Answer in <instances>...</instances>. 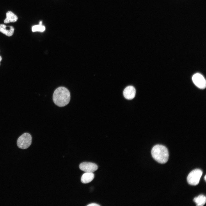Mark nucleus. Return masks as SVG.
<instances>
[{"label":"nucleus","instance_id":"obj_12","mask_svg":"<svg viewBox=\"0 0 206 206\" xmlns=\"http://www.w3.org/2000/svg\"><path fill=\"white\" fill-rule=\"evenodd\" d=\"M45 30V26L39 24L33 26L32 28V30L33 32L37 31L43 32Z\"/></svg>","mask_w":206,"mask_h":206},{"label":"nucleus","instance_id":"obj_11","mask_svg":"<svg viewBox=\"0 0 206 206\" xmlns=\"http://www.w3.org/2000/svg\"><path fill=\"white\" fill-rule=\"evenodd\" d=\"M194 201L196 204L197 206H202L205 203L206 198L205 196L201 195L198 197H195L193 199Z\"/></svg>","mask_w":206,"mask_h":206},{"label":"nucleus","instance_id":"obj_13","mask_svg":"<svg viewBox=\"0 0 206 206\" xmlns=\"http://www.w3.org/2000/svg\"><path fill=\"white\" fill-rule=\"evenodd\" d=\"M88 206H100V205L95 203H91L89 204H88L87 205Z\"/></svg>","mask_w":206,"mask_h":206},{"label":"nucleus","instance_id":"obj_16","mask_svg":"<svg viewBox=\"0 0 206 206\" xmlns=\"http://www.w3.org/2000/svg\"><path fill=\"white\" fill-rule=\"evenodd\" d=\"M39 25H42V21H41L39 22Z\"/></svg>","mask_w":206,"mask_h":206},{"label":"nucleus","instance_id":"obj_15","mask_svg":"<svg viewBox=\"0 0 206 206\" xmlns=\"http://www.w3.org/2000/svg\"><path fill=\"white\" fill-rule=\"evenodd\" d=\"M206 176L205 175V176L204 178V179H205V181H206Z\"/></svg>","mask_w":206,"mask_h":206},{"label":"nucleus","instance_id":"obj_14","mask_svg":"<svg viewBox=\"0 0 206 206\" xmlns=\"http://www.w3.org/2000/svg\"><path fill=\"white\" fill-rule=\"evenodd\" d=\"M2 60V58L1 56H0V62Z\"/></svg>","mask_w":206,"mask_h":206},{"label":"nucleus","instance_id":"obj_5","mask_svg":"<svg viewBox=\"0 0 206 206\" xmlns=\"http://www.w3.org/2000/svg\"><path fill=\"white\" fill-rule=\"evenodd\" d=\"M192 80L194 84L198 88L203 89L205 88V80L201 74L198 73L194 74L192 77Z\"/></svg>","mask_w":206,"mask_h":206},{"label":"nucleus","instance_id":"obj_1","mask_svg":"<svg viewBox=\"0 0 206 206\" xmlns=\"http://www.w3.org/2000/svg\"><path fill=\"white\" fill-rule=\"evenodd\" d=\"M53 100L57 106L64 107L68 104L70 100V94L66 88L60 87L57 88L54 92Z\"/></svg>","mask_w":206,"mask_h":206},{"label":"nucleus","instance_id":"obj_6","mask_svg":"<svg viewBox=\"0 0 206 206\" xmlns=\"http://www.w3.org/2000/svg\"><path fill=\"white\" fill-rule=\"evenodd\" d=\"M79 168L80 170L85 172L93 173L97 170L98 166L93 163L84 162L80 164Z\"/></svg>","mask_w":206,"mask_h":206},{"label":"nucleus","instance_id":"obj_2","mask_svg":"<svg viewBox=\"0 0 206 206\" xmlns=\"http://www.w3.org/2000/svg\"><path fill=\"white\" fill-rule=\"evenodd\" d=\"M151 154L153 158L160 163H165L168 160V149L165 146L162 145L157 144L154 146L151 150Z\"/></svg>","mask_w":206,"mask_h":206},{"label":"nucleus","instance_id":"obj_9","mask_svg":"<svg viewBox=\"0 0 206 206\" xmlns=\"http://www.w3.org/2000/svg\"><path fill=\"white\" fill-rule=\"evenodd\" d=\"M94 174L93 173L85 172L82 176L81 181L83 183H87L91 182L94 179Z\"/></svg>","mask_w":206,"mask_h":206},{"label":"nucleus","instance_id":"obj_7","mask_svg":"<svg viewBox=\"0 0 206 206\" xmlns=\"http://www.w3.org/2000/svg\"><path fill=\"white\" fill-rule=\"evenodd\" d=\"M123 94L125 98L128 100H131L133 99L135 96L136 90L132 86H128L124 89Z\"/></svg>","mask_w":206,"mask_h":206},{"label":"nucleus","instance_id":"obj_4","mask_svg":"<svg viewBox=\"0 0 206 206\" xmlns=\"http://www.w3.org/2000/svg\"><path fill=\"white\" fill-rule=\"evenodd\" d=\"M202 173V171L200 169H195L192 171L187 176V180L188 183L193 185H198Z\"/></svg>","mask_w":206,"mask_h":206},{"label":"nucleus","instance_id":"obj_3","mask_svg":"<svg viewBox=\"0 0 206 206\" xmlns=\"http://www.w3.org/2000/svg\"><path fill=\"white\" fill-rule=\"evenodd\" d=\"M32 137L31 135L28 133H25L19 136L17 141L18 146L22 149L28 148L31 144Z\"/></svg>","mask_w":206,"mask_h":206},{"label":"nucleus","instance_id":"obj_10","mask_svg":"<svg viewBox=\"0 0 206 206\" xmlns=\"http://www.w3.org/2000/svg\"><path fill=\"white\" fill-rule=\"evenodd\" d=\"M6 15V18L4 20L5 23L15 22L18 19L17 16L11 11H8Z\"/></svg>","mask_w":206,"mask_h":206},{"label":"nucleus","instance_id":"obj_8","mask_svg":"<svg viewBox=\"0 0 206 206\" xmlns=\"http://www.w3.org/2000/svg\"><path fill=\"white\" fill-rule=\"evenodd\" d=\"M14 28L12 26H7L3 24L0 25V32L8 36H12L13 33Z\"/></svg>","mask_w":206,"mask_h":206}]
</instances>
